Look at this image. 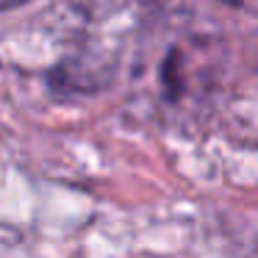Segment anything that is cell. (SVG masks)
<instances>
[{
	"label": "cell",
	"mask_w": 258,
	"mask_h": 258,
	"mask_svg": "<svg viewBox=\"0 0 258 258\" xmlns=\"http://www.w3.org/2000/svg\"><path fill=\"white\" fill-rule=\"evenodd\" d=\"M23 3H28V0H3V9H17Z\"/></svg>",
	"instance_id": "6da1fadb"
}]
</instances>
